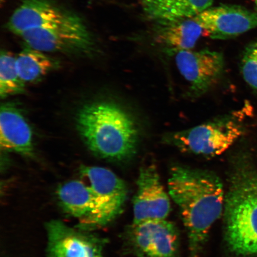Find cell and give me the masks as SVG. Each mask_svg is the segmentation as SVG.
Instances as JSON below:
<instances>
[{
	"label": "cell",
	"mask_w": 257,
	"mask_h": 257,
	"mask_svg": "<svg viewBox=\"0 0 257 257\" xmlns=\"http://www.w3.org/2000/svg\"><path fill=\"white\" fill-rule=\"evenodd\" d=\"M169 194L178 205L196 257L224 210L222 182L214 172L175 166L170 172Z\"/></svg>",
	"instance_id": "cell-1"
},
{
	"label": "cell",
	"mask_w": 257,
	"mask_h": 257,
	"mask_svg": "<svg viewBox=\"0 0 257 257\" xmlns=\"http://www.w3.org/2000/svg\"><path fill=\"white\" fill-rule=\"evenodd\" d=\"M233 157L224 198L225 237L237 255H257V169L247 153Z\"/></svg>",
	"instance_id": "cell-2"
},
{
	"label": "cell",
	"mask_w": 257,
	"mask_h": 257,
	"mask_svg": "<svg viewBox=\"0 0 257 257\" xmlns=\"http://www.w3.org/2000/svg\"><path fill=\"white\" fill-rule=\"evenodd\" d=\"M76 124L86 146L102 159L123 162L136 153L139 133L136 121L114 102L86 104L77 115Z\"/></svg>",
	"instance_id": "cell-3"
},
{
	"label": "cell",
	"mask_w": 257,
	"mask_h": 257,
	"mask_svg": "<svg viewBox=\"0 0 257 257\" xmlns=\"http://www.w3.org/2000/svg\"><path fill=\"white\" fill-rule=\"evenodd\" d=\"M243 134V124L237 112L187 130L167 134L163 141L182 153L210 158L226 152Z\"/></svg>",
	"instance_id": "cell-4"
},
{
	"label": "cell",
	"mask_w": 257,
	"mask_h": 257,
	"mask_svg": "<svg viewBox=\"0 0 257 257\" xmlns=\"http://www.w3.org/2000/svg\"><path fill=\"white\" fill-rule=\"evenodd\" d=\"M21 37L26 46L44 53L89 56L96 50L91 32L82 19L73 13L57 23L26 32Z\"/></svg>",
	"instance_id": "cell-5"
},
{
	"label": "cell",
	"mask_w": 257,
	"mask_h": 257,
	"mask_svg": "<svg viewBox=\"0 0 257 257\" xmlns=\"http://www.w3.org/2000/svg\"><path fill=\"white\" fill-rule=\"evenodd\" d=\"M47 257H102L106 240L89 230L53 220L46 224Z\"/></svg>",
	"instance_id": "cell-6"
},
{
	"label": "cell",
	"mask_w": 257,
	"mask_h": 257,
	"mask_svg": "<svg viewBox=\"0 0 257 257\" xmlns=\"http://www.w3.org/2000/svg\"><path fill=\"white\" fill-rule=\"evenodd\" d=\"M127 240L135 252L142 257H176L178 251V229L166 219L133 223Z\"/></svg>",
	"instance_id": "cell-7"
},
{
	"label": "cell",
	"mask_w": 257,
	"mask_h": 257,
	"mask_svg": "<svg viewBox=\"0 0 257 257\" xmlns=\"http://www.w3.org/2000/svg\"><path fill=\"white\" fill-rule=\"evenodd\" d=\"M177 67L190 85L191 92L199 96L216 85L223 75V54L208 50H182L176 52Z\"/></svg>",
	"instance_id": "cell-8"
},
{
	"label": "cell",
	"mask_w": 257,
	"mask_h": 257,
	"mask_svg": "<svg viewBox=\"0 0 257 257\" xmlns=\"http://www.w3.org/2000/svg\"><path fill=\"white\" fill-rule=\"evenodd\" d=\"M137 186L134 199V223L166 219L171 210V204L154 163L140 169Z\"/></svg>",
	"instance_id": "cell-9"
},
{
	"label": "cell",
	"mask_w": 257,
	"mask_h": 257,
	"mask_svg": "<svg viewBox=\"0 0 257 257\" xmlns=\"http://www.w3.org/2000/svg\"><path fill=\"white\" fill-rule=\"evenodd\" d=\"M80 173L82 181L91 188L101 205L104 226L123 211L126 185L110 170L101 167L82 166Z\"/></svg>",
	"instance_id": "cell-10"
},
{
	"label": "cell",
	"mask_w": 257,
	"mask_h": 257,
	"mask_svg": "<svg viewBox=\"0 0 257 257\" xmlns=\"http://www.w3.org/2000/svg\"><path fill=\"white\" fill-rule=\"evenodd\" d=\"M194 18L213 39H226L257 28V12L237 5L211 6Z\"/></svg>",
	"instance_id": "cell-11"
},
{
	"label": "cell",
	"mask_w": 257,
	"mask_h": 257,
	"mask_svg": "<svg viewBox=\"0 0 257 257\" xmlns=\"http://www.w3.org/2000/svg\"><path fill=\"white\" fill-rule=\"evenodd\" d=\"M60 205L66 213L78 219L79 228L104 226L101 205L94 193L82 181L64 183L57 189Z\"/></svg>",
	"instance_id": "cell-12"
},
{
	"label": "cell",
	"mask_w": 257,
	"mask_h": 257,
	"mask_svg": "<svg viewBox=\"0 0 257 257\" xmlns=\"http://www.w3.org/2000/svg\"><path fill=\"white\" fill-rule=\"evenodd\" d=\"M53 0H24L10 18L8 30L19 36L63 20L72 14Z\"/></svg>",
	"instance_id": "cell-13"
},
{
	"label": "cell",
	"mask_w": 257,
	"mask_h": 257,
	"mask_svg": "<svg viewBox=\"0 0 257 257\" xmlns=\"http://www.w3.org/2000/svg\"><path fill=\"white\" fill-rule=\"evenodd\" d=\"M0 146L2 149L25 156L34 154L30 124L14 104H3L0 111Z\"/></svg>",
	"instance_id": "cell-14"
},
{
	"label": "cell",
	"mask_w": 257,
	"mask_h": 257,
	"mask_svg": "<svg viewBox=\"0 0 257 257\" xmlns=\"http://www.w3.org/2000/svg\"><path fill=\"white\" fill-rule=\"evenodd\" d=\"M160 24L156 34V41L176 53L191 50L201 37H208L207 32L194 18Z\"/></svg>",
	"instance_id": "cell-15"
},
{
	"label": "cell",
	"mask_w": 257,
	"mask_h": 257,
	"mask_svg": "<svg viewBox=\"0 0 257 257\" xmlns=\"http://www.w3.org/2000/svg\"><path fill=\"white\" fill-rule=\"evenodd\" d=\"M214 0H143V9L151 19L165 23L191 18L211 7Z\"/></svg>",
	"instance_id": "cell-16"
},
{
	"label": "cell",
	"mask_w": 257,
	"mask_h": 257,
	"mask_svg": "<svg viewBox=\"0 0 257 257\" xmlns=\"http://www.w3.org/2000/svg\"><path fill=\"white\" fill-rule=\"evenodd\" d=\"M16 67L22 81L34 83L56 69L59 62L43 51L26 46L16 57Z\"/></svg>",
	"instance_id": "cell-17"
},
{
	"label": "cell",
	"mask_w": 257,
	"mask_h": 257,
	"mask_svg": "<svg viewBox=\"0 0 257 257\" xmlns=\"http://www.w3.org/2000/svg\"><path fill=\"white\" fill-rule=\"evenodd\" d=\"M25 83L19 76L16 67V57L7 51H2L0 57V96L21 94Z\"/></svg>",
	"instance_id": "cell-18"
},
{
	"label": "cell",
	"mask_w": 257,
	"mask_h": 257,
	"mask_svg": "<svg viewBox=\"0 0 257 257\" xmlns=\"http://www.w3.org/2000/svg\"><path fill=\"white\" fill-rule=\"evenodd\" d=\"M240 71L247 84L257 91V40L249 44L244 50Z\"/></svg>",
	"instance_id": "cell-19"
},
{
	"label": "cell",
	"mask_w": 257,
	"mask_h": 257,
	"mask_svg": "<svg viewBox=\"0 0 257 257\" xmlns=\"http://www.w3.org/2000/svg\"><path fill=\"white\" fill-rule=\"evenodd\" d=\"M255 3L256 10H257V0H256V1Z\"/></svg>",
	"instance_id": "cell-20"
},
{
	"label": "cell",
	"mask_w": 257,
	"mask_h": 257,
	"mask_svg": "<svg viewBox=\"0 0 257 257\" xmlns=\"http://www.w3.org/2000/svg\"><path fill=\"white\" fill-rule=\"evenodd\" d=\"M253 1H254L255 2L256 1V0H253Z\"/></svg>",
	"instance_id": "cell-21"
}]
</instances>
